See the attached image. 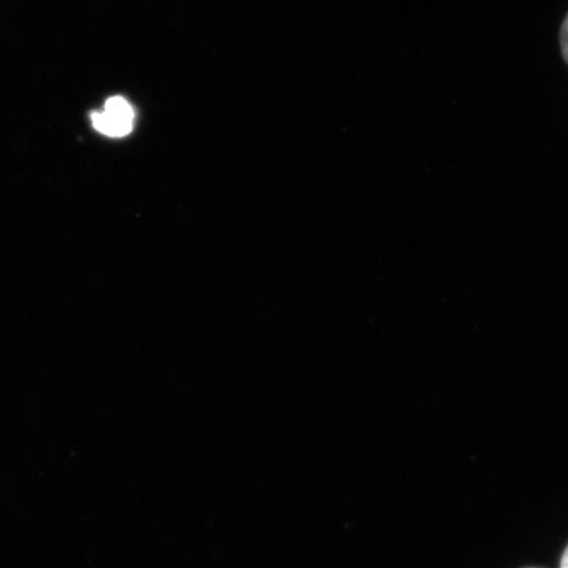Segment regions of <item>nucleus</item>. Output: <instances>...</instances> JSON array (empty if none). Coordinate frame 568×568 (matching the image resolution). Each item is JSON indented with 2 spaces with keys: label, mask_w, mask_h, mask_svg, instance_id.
Wrapping results in <instances>:
<instances>
[{
  "label": "nucleus",
  "mask_w": 568,
  "mask_h": 568,
  "mask_svg": "<svg viewBox=\"0 0 568 568\" xmlns=\"http://www.w3.org/2000/svg\"><path fill=\"white\" fill-rule=\"evenodd\" d=\"M134 110L123 97L106 99L102 112L92 111L90 119L92 126L99 133L111 139L128 136L133 130Z\"/></svg>",
  "instance_id": "nucleus-1"
},
{
  "label": "nucleus",
  "mask_w": 568,
  "mask_h": 568,
  "mask_svg": "<svg viewBox=\"0 0 568 568\" xmlns=\"http://www.w3.org/2000/svg\"><path fill=\"white\" fill-rule=\"evenodd\" d=\"M560 49L566 62L568 63V16L566 17L562 28H560Z\"/></svg>",
  "instance_id": "nucleus-2"
},
{
  "label": "nucleus",
  "mask_w": 568,
  "mask_h": 568,
  "mask_svg": "<svg viewBox=\"0 0 568 568\" xmlns=\"http://www.w3.org/2000/svg\"><path fill=\"white\" fill-rule=\"evenodd\" d=\"M560 568H568V546L564 552L562 559H560Z\"/></svg>",
  "instance_id": "nucleus-3"
}]
</instances>
